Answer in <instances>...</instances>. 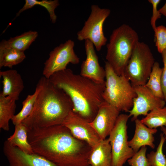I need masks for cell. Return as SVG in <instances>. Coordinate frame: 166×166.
Segmentation results:
<instances>
[{
	"label": "cell",
	"instance_id": "8",
	"mask_svg": "<svg viewBox=\"0 0 166 166\" xmlns=\"http://www.w3.org/2000/svg\"><path fill=\"white\" fill-rule=\"evenodd\" d=\"M91 12L82 29L77 33L79 41L88 40L93 44L96 50L100 51L107 42L103 32V24L111 13L108 8H102L96 5L91 6Z\"/></svg>",
	"mask_w": 166,
	"mask_h": 166
},
{
	"label": "cell",
	"instance_id": "17",
	"mask_svg": "<svg viewBox=\"0 0 166 166\" xmlns=\"http://www.w3.org/2000/svg\"><path fill=\"white\" fill-rule=\"evenodd\" d=\"M89 162L90 166H112L111 148L108 138L101 140L92 148Z\"/></svg>",
	"mask_w": 166,
	"mask_h": 166
},
{
	"label": "cell",
	"instance_id": "22",
	"mask_svg": "<svg viewBox=\"0 0 166 166\" xmlns=\"http://www.w3.org/2000/svg\"><path fill=\"white\" fill-rule=\"evenodd\" d=\"M26 57L24 52L12 48L0 49V68H12L22 62Z\"/></svg>",
	"mask_w": 166,
	"mask_h": 166
},
{
	"label": "cell",
	"instance_id": "1",
	"mask_svg": "<svg viewBox=\"0 0 166 166\" xmlns=\"http://www.w3.org/2000/svg\"><path fill=\"white\" fill-rule=\"evenodd\" d=\"M28 139L34 153L58 166H90L92 148L62 124L29 129Z\"/></svg>",
	"mask_w": 166,
	"mask_h": 166
},
{
	"label": "cell",
	"instance_id": "29",
	"mask_svg": "<svg viewBox=\"0 0 166 166\" xmlns=\"http://www.w3.org/2000/svg\"><path fill=\"white\" fill-rule=\"evenodd\" d=\"M148 2L151 3L152 6V15L151 18L150 23L154 32L156 31V21L161 18V14L157 9V6L160 2V0H148Z\"/></svg>",
	"mask_w": 166,
	"mask_h": 166
},
{
	"label": "cell",
	"instance_id": "6",
	"mask_svg": "<svg viewBox=\"0 0 166 166\" xmlns=\"http://www.w3.org/2000/svg\"><path fill=\"white\" fill-rule=\"evenodd\" d=\"M155 62L148 46L139 42L133 50L124 74L133 86L144 85Z\"/></svg>",
	"mask_w": 166,
	"mask_h": 166
},
{
	"label": "cell",
	"instance_id": "18",
	"mask_svg": "<svg viewBox=\"0 0 166 166\" xmlns=\"http://www.w3.org/2000/svg\"><path fill=\"white\" fill-rule=\"evenodd\" d=\"M38 36L37 32L30 30L0 43V49L12 48L24 52L28 49Z\"/></svg>",
	"mask_w": 166,
	"mask_h": 166
},
{
	"label": "cell",
	"instance_id": "32",
	"mask_svg": "<svg viewBox=\"0 0 166 166\" xmlns=\"http://www.w3.org/2000/svg\"><path fill=\"white\" fill-rule=\"evenodd\" d=\"M160 130L164 136L166 140V127H160Z\"/></svg>",
	"mask_w": 166,
	"mask_h": 166
},
{
	"label": "cell",
	"instance_id": "28",
	"mask_svg": "<svg viewBox=\"0 0 166 166\" xmlns=\"http://www.w3.org/2000/svg\"><path fill=\"white\" fill-rule=\"evenodd\" d=\"M154 39L158 52L161 53L166 48V27L163 25L156 27L154 32Z\"/></svg>",
	"mask_w": 166,
	"mask_h": 166
},
{
	"label": "cell",
	"instance_id": "2",
	"mask_svg": "<svg viewBox=\"0 0 166 166\" xmlns=\"http://www.w3.org/2000/svg\"><path fill=\"white\" fill-rule=\"evenodd\" d=\"M48 79L69 97L72 110L89 122L93 120L105 101L103 97L105 83L96 82L75 73L70 69L56 72Z\"/></svg>",
	"mask_w": 166,
	"mask_h": 166
},
{
	"label": "cell",
	"instance_id": "12",
	"mask_svg": "<svg viewBox=\"0 0 166 166\" xmlns=\"http://www.w3.org/2000/svg\"><path fill=\"white\" fill-rule=\"evenodd\" d=\"M3 151L9 166H58L39 155L23 152L7 140L4 143Z\"/></svg>",
	"mask_w": 166,
	"mask_h": 166
},
{
	"label": "cell",
	"instance_id": "25",
	"mask_svg": "<svg viewBox=\"0 0 166 166\" xmlns=\"http://www.w3.org/2000/svg\"><path fill=\"white\" fill-rule=\"evenodd\" d=\"M140 120L142 123L150 128L166 127V106L154 109Z\"/></svg>",
	"mask_w": 166,
	"mask_h": 166
},
{
	"label": "cell",
	"instance_id": "15",
	"mask_svg": "<svg viewBox=\"0 0 166 166\" xmlns=\"http://www.w3.org/2000/svg\"><path fill=\"white\" fill-rule=\"evenodd\" d=\"M0 77L2 78V90L0 95L8 97L17 101L24 86L20 74L14 69L0 71Z\"/></svg>",
	"mask_w": 166,
	"mask_h": 166
},
{
	"label": "cell",
	"instance_id": "11",
	"mask_svg": "<svg viewBox=\"0 0 166 166\" xmlns=\"http://www.w3.org/2000/svg\"><path fill=\"white\" fill-rule=\"evenodd\" d=\"M62 125L66 127L74 136L85 142L91 148L96 146L101 140L90 122L72 110Z\"/></svg>",
	"mask_w": 166,
	"mask_h": 166
},
{
	"label": "cell",
	"instance_id": "3",
	"mask_svg": "<svg viewBox=\"0 0 166 166\" xmlns=\"http://www.w3.org/2000/svg\"><path fill=\"white\" fill-rule=\"evenodd\" d=\"M33 110L23 123L28 130L62 124L73 106L69 97L48 78L41 77Z\"/></svg>",
	"mask_w": 166,
	"mask_h": 166
},
{
	"label": "cell",
	"instance_id": "16",
	"mask_svg": "<svg viewBox=\"0 0 166 166\" xmlns=\"http://www.w3.org/2000/svg\"><path fill=\"white\" fill-rule=\"evenodd\" d=\"M134 122V134L132 138L128 141L129 146L135 153L143 146H148L154 149L155 138L153 135L157 132V129L148 127L138 118Z\"/></svg>",
	"mask_w": 166,
	"mask_h": 166
},
{
	"label": "cell",
	"instance_id": "31",
	"mask_svg": "<svg viewBox=\"0 0 166 166\" xmlns=\"http://www.w3.org/2000/svg\"><path fill=\"white\" fill-rule=\"evenodd\" d=\"M158 10L161 14H162L166 17V2L163 7Z\"/></svg>",
	"mask_w": 166,
	"mask_h": 166
},
{
	"label": "cell",
	"instance_id": "13",
	"mask_svg": "<svg viewBox=\"0 0 166 166\" xmlns=\"http://www.w3.org/2000/svg\"><path fill=\"white\" fill-rule=\"evenodd\" d=\"M120 112L115 107L105 101L101 104L95 118L90 122L101 140L107 138L109 136Z\"/></svg>",
	"mask_w": 166,
	"mask_h": 166
},
{
	"label": "cell",
	"instance_id": "26",
	"mask_svg": "<svg viewBox=\"0 0 166 166\" xmlns=\"http://www.w3.org/2000/svg\"><path fill=\"white\" fill-rule=\"evenodd\" d=\"M160 137L156 150L152 151L146 155L151 166H166V157L163 152L166 138L162 133L160 134Z\"/></svg>",
	"mask_w": 166,
	"mask_h": 166
},
{
	"label": "cell",
	"instance_id": "4",
	"mask_svg": "<svg viewBox=\"0 0 166 166\" xmlns=\"http://www.w3.org/2000/svg\"><path fill=\"white\" fill-rule=\"evenodd\" d=\"M139 42L138 34L128 25L123 24L113 31L106 46L105 58L118 75L124 74L133 50Z\"/></svg>",
	"mask_w": 166,
	"mask_h": 166
},
{
	"label": "cell",
	"instance_id": "21",
	"mask_svg": "<svg viewBox=\"0 0 166 166\" xmlns=\"http://www.w3.org/2000/svg\"><path fill=\"white\" fill-rule=\"evenodd\" d=\"M162 71L163 68L160 67L158 62L155 61L148 79L144 85L156 96L164 100L161 84Z\"/></svg>",
	"mask_w": 166,
	"mask_h": 166
},
{
	"label": "cell",
	"instance_id": "5",
	"mask_svg": "<svg viewBox=\"0 0 166 166\" xmlns=\"http://www.w3.org/2000/svg\"><path fill=\"white\" fill-rule=\"evenodd\" d=\"M106 76L103 97L104 101L120 112H128L136 95L133 86L124 74L119 76L105 62Z\"/></svg>",
	"mask_w": 166,
	"mask_h": 166
},
{
	"label": "cell",
	"instance_id": "20",
	"mask_svg": "<svg viewBox=\"0 0 166 166\" xmlns=\"http://www.w3.org/2000/svg\"><path fill=\"white\" fill-rule=\"evenodd\" d=\"M16 101L8 97L0 95V128L5 131L10 130L9 121L15 115Z\"/></svg>",
	"mask_w": 166,
	"mask_h": 166
},
{
	"label": "cell",
	"instance_id": "9",
	"mask_svg": "<svg viewBox=\"0 0 166 166\" xmlns=\"http://www.w3.org/2000/svg\"><path fill=\"white\" fill-rule=\"evenodd\" d=\"M74 42L69 39L52 50L44 63L43 76L49 79L54 73L67 69L69 63L78 64L80 59L74 51Z\"/></svg>",
	"mask_w": 166,
	"mask_h": 166
},
{
	"label": "cell",
	"instance_id": "24",
	"mask_svg": "<svg viewBox=\"0 0 166 166\" xmlns=\"http://www.w3.org/2000/svg\"><path fill=\"white\" fill-rule=\"evenodd\" d=\"M59 5L58 0H42L39 1L37 0H26L25 3L23 6L17 13L16 17L18 16L23 12L30 9L36 5H40L44 7L48 12L50 20L53 23L56 22L57 16L55 10Z\"/></svg>",
	"mask_w": 166,
	"mask_h": 166
},
{
	"label": "cell",
	"instance_id": "7",
	"mask_svg": "<svg viewBox=\"0 0 166 166\" xmlns=\"http://www.w3.org/2000/svg\"><path fill=\"white\" fill-rule=\"evenodd\" d=\"M129 117L120 114L108 138L111 148L112 166H123L135 152L129 146L127 122Z\"/></svg>",
	"mask_w": 166,
	"mask_h": 166
},
{
	"label": "cell",
	"instance_id": "10",
	"mask_svg": "<svg viewBox=\"0 0 166 166\" xmlns=\"http://www.w3.org/2000/svg\"><path fill=\"white\" fill-rule=\"evenodd\" d=\"M136 96L133 100V106L128 112L129 117H132V121H134L139 116H146L154 109L163 107L165 101L154 95L144 85L133 86Z\"/></svg>",
	"mask_w": 166,
	"mask_h": 166
},
{
	"label": "cell",
	"instance_id": "27",
	"mask_svg": "<svg viewBox=\"0 0 166 166\" xmlns=\"http://www.w3.org/2000/svg\"><path fill=\"white\" fill-rule=\"evenodd\" d=\"M147 148L142 147L127 160L130 166H151L146 155Z\"/></svg>",
	"mask_w": 166,
	"mask_h": 166
},
{
	"label": "cell",
	"instance_id": "14",
	"mask_svg": "<svg viewBox=\"0 0 166 166\" xmlns=\"http://www.w3.org/2000/svg\"><path fill=\"white\" fill-rule=\"evenodd\" d=\"M85 48L86 58L81 64L80 74L96 82L105 83V71L99 64L93 44L89 40H86Z\"/></svg>",
	"mask_w": 166,
	"mask_h": 166
},
{
	"label": "cell",
	"instance_id": "30",
	"mask_svg": "<svg viewBox=\"0 0 166 166\" xmlns=\"http://www.w3.org/2000/svg\"><path fill=\"white\" fill-rule=\"evenodd\" d=\"M164 67L161 78L162 87L164 100L166 101V48L161 53Z\"/></svg>",
	"mask_w": 166,
	"mask_h": 166
},
{
	"label": "cell",
	"instance_id": "23",
	"mask_svg": "<svg viewBox=\"0 0 166 166\" xmlns=\"http://www.w3.org/2000/svg\"><path fill=\"white\" fill-rule=\"evenodd\" d=\"M39 90L40 87L37 83L34 93L28 95L23 101L21 110L18 114L15 115L11 120L15 125L22 123L30 115L33 110Z\"/></svg>",
	"mask_w": 166,
	"mask_h": 166
},
{
	"label": "cell",
	"instance_id": "19",
	"mask_svg": "<svg viewBox=\"0 0 166 166\" xmlns=\"http://www.w3.org/2000/svg\"><path fill=\"white\" fill-rule=\"evenodd\" d=\"M12 146L27 154L34 153L28 139V128L23 123L15 125L13 134L7 139Z\"/></svg>",
	"mask_w": 166,
	"mask_h": 166
}]
</instances>
